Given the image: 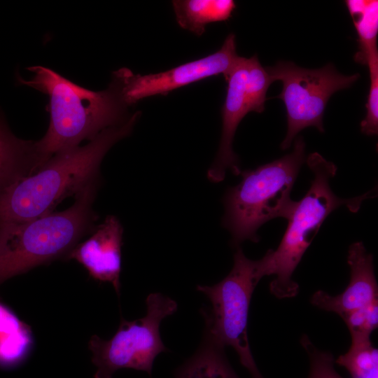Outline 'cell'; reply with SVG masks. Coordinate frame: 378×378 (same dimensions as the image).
<instances>
[{
  "label": "cell",
  "instance_id": "obj_1",
  "mask_svg": "<svg viewBox=\"0 0 378 378\" xmlns=\"http://www.w3.org/2000/svg\"><path fill=\"white\" fill-rule=\"evenodd\" d=\"M139 116L136 111L87 144L54 154L36 172L1 191L0 224L22 223L52 212L65 198L98 183L104 157L130 135Z\"/></svg>",
  "mask_w": 378,
  "mask_h": 378
},
{
  "label": "cell",
  "instance_id": "obj_2",
  "mask_svg": "<svg viewBox=\"0 0 378 378\" xmlns=\"http://www.w3.org/2000/svg\"><path fill=\"white\" fill-rule=\"evenodd\" d=\"M34 76L20 83L46 94L50 120L45 135L36 141L43 164L60 151L90 141L106 128L124 122L129 106L123 93V74L113 72L109 86L102 91L80 87L50 69L28 68Z\"/></svg>",
  "mask_w": 378,
  "mask_h": 378
},
{
  "label": "cell",
  "instance_id": "obj_3",
  "mask_svg": "<svg viewBox=\"0 0 378 378\" xmlns=\"http://www.w3.org/2000/svg\"><path fill=\"white\" fill-rule=\"evenodd\" d=\"M307 162L314 175L311 186L305 195L295 202L277 248L268 250L261 258L265 276H274L270 292L280 299L298 294L299 286L293 279V272L328 216L344 205L350 211L357 212L365 200L375 196L374 190H370L354 198H340L330 186L337 167L317 153H312Z\"/></svg>",
  "mask_w": 378,
  "mask_h": 378
},
{
  "label": "cell",
  "instance_id": "obj_4",
  "mask_svg": "<svg viewBox=\"0 0 378 378\" xmlns=\"http://www.w3.org/2000/svg\"><path fill=\"white\" fill-rule=\"evenodd\" d=\"M97 184L75 196L74 204L18 223L0 224V284L18 274L67 254L97 218L92 204Z\"/></svg>",
  "mask_w": 378,
  "mask_h": 378
},
{
  "label": "cell",
  "instance_id": "obj_5",
  "mask_svg": "<svg viewBox=\"0 0 378 378\" xmlns=\"http://www.w3.org/2000/svg\"><path fill=\"white\" fill-rule=\"evenodd\" d=\"M304 160L305 144L298 136L290 153L241 172V181L224 197L223 225L234 246L246 240L258 242V230L266 222L278 217L288 219L296 202L290 193Z\"/></svg>",
  "mask_w": 378,
  "mask_h": 378
},
{
  "label": "cell",
  "instance_id": "obj_6",
  "mask_svg": "<svg viewBox=\"0 0 378 378\" xmlns=\"http://www.w3.org/2000/svg\"><path fill=\"white\" fill-rule=\"evenodd\" d=\"M263 276L261 260H250L238 247L233 267L223 279L213 286H197L211 303L210 308L202 310L204 332L225 347L233 348L251 378H264L253 359L247 334L251 296Z\"/></svg>",
  "mask_w": 378,
  "mask_h": 378
},
{
  "label": "cell",
  "instance_id": "obj_7",
  "mask_svg": "<svg viewBox=\"0 0 378 378\" xmlns=\"http://www.w3.org/2000/svg\"><path fill=\"white\" fill-rule=\"evenodd\" d=\"M146 316L133 321L122 318L110 340L92 336L88 346L97 367L94 378H113L122 368L142 370L150 375L156 356L168 351L159 328L164 318L176 312L177 303L160 293H153L146 298Z\"/></svg>",
  "mask_w": 378,
  "mask_h": 378
},
{
  "label": "cell",
  "instance_id": "obj_8",
  "mask_svg": "<svg viewBox=\"0 0 378 378\" xmlns=\"http://www.w3.org/2000/svg\"><path fill=\"white\" fill-rule=\"evenodd\" d=\"M272 81L281 80V92L277 98L285 105L287 133L282 150L288 148L298 134L308 127L323 132V118L327 103L336 92L350 88L360 78L359 74L344 75L333 64L320 69H304L292 62L280 61L267 67Z\"/></svg>",
  "mask_w": 378,
  "mask_h": 378
},
{
  "label": "cell",
  "instance_id": "obj_9",
  "mask_svg": "<svg viewBox=\"0 0 378 378\" xmlns=\"http://www.w3.org/2000/svg\"><path fill=\"white\" fill-rule=\"evenodd\" d=\"M239 56L235 35L230 34L216 52L158 74L135 75L123 68V93L129 106L148 97L169 92L202 79L223 74L226 78Z\"/></svg>",
  "mask_w": 378,
  "mask_h": 378
},
{
  "label": "cell",
  "instance_id": "obj_10",
  "mask_svg": "<svg viewBox=\"0 0 378 378\" xmlns=\"http://www.w3.org/2000/svg\"><path fill=\"white\" fill-rule=\"evenodd\" d=\"M123 228L114 216H108L85 241L78 244L67 257L74 259L94 279L109 282L119 295Z\"/></svg>",
  "mask_w": 378,
  "mask_h": 378
},
{
  "label": "cell",
  "instance_id": "obj_11",
  "mask_svg": "<svg viewBox=\"0 0 378 378\" xmlns=\"http://www.w3.org/2000/svg\"><path fill=\"white\" fill-rule=\"evenodd\" d=\"M246 71L247 58L239 57L225 78L227 87L222 108L221 138L216 157L207 172L208 178L214 183L222 181L228 170L235 175L241 172L232 143L239 124L248 113L245 93Z\"/></svg>",
  "mask_w": 378,
  "mask_h": 378
},
{
  "label": "cell",
  "instance_id": "obj_12",
  "mask_svg": "<svg viewBox=\"0 0 378 378\" xmlns=\"http://www.w3.org/2000/svg\"><path fill=\"white\" fill-rule=\"evenodd\" d=\"M347 262L351 270L350 281L342 293L331 295L320 290L311 298V302L315 307L336 313L341 317L377 300L378 286L373 257L367 252L361 241L349 246Z\"/></svg>",
  "mask_w": 378,
  "mask_h": 378
},
{
  "label": "cell",
  "instance_id": "obj_13",
  "mask_svg": "<svg viewBox=\"0 0 378 378\" xmlns=\"http://www.w3.org/2000/svg\"><path fill=\"white\" fill-rule=\"evenodd\" d=\"M42 164L36 141L15 136L0 114V192L34 173Z\"/></svg>",
  "mask_w": 378,
  "mask_h": 378
},
{
  "label": "cell",
  "instance_id": "obj_14",
  "mask_svg": "<svg viewBox=\"0 0 378 378\" xmlns=\"http://www.w3.org/2000/svg\"><path fill=\"white\" fill-rule=\"evenodd\" d=\"M176 378H239L225 354V346L204 332L195 353L175 372Z\"/></svg>",
  "mask_w": 378,
  "mask_h": 378
},
{
  "label": "cell",
  "instance_id": "obj_15",
  "mask_svg": "<svg viewBox=\"0 0 378 378\" xmlns=\"http://www.w3.org/2000/svg\"><path fill=\"white\" fill-rule=\"evenodd\" d=\"M32 344L29 327L0 302V367H13L22 362Z\"/></svg>",
  "mask_w": 378,
  "mask_h": 378
},
{
  "label": "cell",
  "instance_id": "obj_16",
  "mask_svg": "<svg viewBox=\"0 0 378 378\" xmlns=\"http://www.w3.org/2000/svg\"><path fill=\"white\" fill-rule=\"evenodd\" d=\"M172 5L179 26L197 36L207 24L229 19L236 7L232 0H176Z\"/></svg>",
  "mask_w": 378,
  "mask_h": 378
},
{
  "label": "cell",
  "instance_id": "obj_17",
  "mask_svg": "<svg viewBox=\"0 0 378 378\" xmlns=\"http://www.w3.org/2000/svg\"><path fill=\"white\" fill-rule=\"evenodd\" d=\"M345 2L358 34V51L354 55V60L366 65L370 55L378 52V1L348 0Z\"/></svg>",
  "mask_w": 378,
  "mask_h": 378
},
{
  "label": "cell",
  "instance_id": "obj_18",
  "mask_svg": "<svg viewBox=\"0 0 378 378\" xmlns=\"http://www.w3.org/2000/svg\"><path fill=\"white\" fill-rule=\"evenodd\" d=\"M352 378H378V352L370 336L351 335V345L346 353L335 360Z\"/></svg>",
  "mask_w": 378,
  "mask_h": 378
},
{
  "label": "cell",
  "instance_id": "obj_19",
  "mask_svg": "<svg viewBox=\"0 0 378 378\" xmlns=\"http://www.w3.org/2000/svg\"><path fill=\"white\" fill-rule=\"evenodd\" d=\"M272 82L256 55L247 58L245 93L248 112L262 113L264 111L266 94Z\"/></svg>",
  "mask_w": 378,
  "mask_h": 378
},
{
  "label": "cell",
  "instance_id": "obj_20",
  "mask_svg": "<svg viewBox=\"0 0 378 378\" xmlns=\"http://www.w3.org/2000/svg\"><path fill=\"white\" fill-rule=\"evenodd\" d=\"M369 69L370 88L365 104L366 115L360 122L361 132L366 135L378 132V52L372 54L366 64Z\"/></svg>",
  "mask_w": 378,
  "mask_h": 378
},
{
  "label": "cell",
  "instance_id": "obj_21",
  "mask_svg": "<svg viewBox=\"0 0 378 378\" xmlns=\"http://www.w3.org/2000/svg\"><path fill=\"white\" fill-rule=\"evenodd\" d=\"M309 362L307 378H343L335 369V360L331 353L318 349L306 335L300 340Z\"/></svg>",
  "mask_w": 378,
  "mask_h": 378
},
{
  "label": "cell",
  "instance_id": "obj_22",
  "mask_svg": "<svg viewBox=\"0 0 378 378\" xmlns=\"http://www.w3.org/2000/svg\"><path fill=\"white\" fill-rule=\"evenodd\" d=\"M351 335L370 336L378 324V302L354 310L342 316Z\"/></svg>",
  "mask_w": 378,
  "mask_h": 378
}]
</instances>
